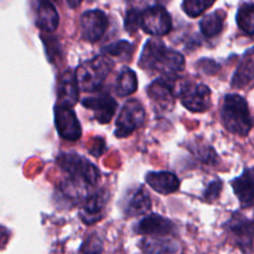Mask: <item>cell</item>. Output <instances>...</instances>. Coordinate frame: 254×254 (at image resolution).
I'll list each match as a JSON object with an SVG mask.
<instances>
[{
	"label": "cell",
	"mask_w": 254,
	"mask_h": 254,
	"mask_svg": "<svg viewBox=\"0 0 254 254\" xmlns=\"http://www.w3.org/2000/svg\"><path fill=\"white\" fill-rule=\"evenodd\" d=\"M146 183L154 191L163 195L174 193L179 190V186H180V180L173 173H168V171L149 173L146 175Z\"/></svg>",
	"instance_id": "17"
},
{
	"label": "cell",
	"mask_w": 254,
	"mask_h": 254,
	"mask_svg": "<svg viewBox=\"0 0 254 254\" xmlns=\"http://www.w3.org/2000/svg\"><path fill=\"white\" fill-rule=\"evenodd\" d=\"M55 124L59 135L64 140L74 141L81 138V124L72 107L57 104L55 108Z\"/></svg>",
	"instance_id": "9"
},
{
	"label": "cell",
	"mask_w": 254,
	"mask_h": 254,
	"mask_svg": "<svg viewBox=\"0 0 254 254\" xmlns=\"http://www.w3.org/2000/svg\"><path fill=\"white\" fill-rule=\"evenodd\" d=\"M225 227L236 247L240 248L245 254L254 252V221L247 218L242 213L236 212L228 220Z\"/></svg>",
	"instance_id": "5"
},
{
	"label": "cell",
	"mask_w": 254,
	"mask_h": 254,
	"mask_svg": "<svg viewBox=\"0 0 254 254\" xmlns=\"http://www.w3.org/2000/svg\"><path fill=\"white\" fill-rule=\"evenodd\" d=\"M190 149L201 161H203V163L213 165V164H216V161H217V154L215 153V150H213L211 146L198 145V144H196L195 148H191L190 146Z\"/></svg>",
	"instance_id": "28"
},
{
	"label": "cell",
	"mask_w": 254,
	"mask_h": 254,
	"mask_svg": "<svg viewBox=\"0 0 254 254\" xmlns=\"http://www.w3.org/2000/svg\"><path fill=\"white\" fill-rule=\"evenodd\" d=\"M133 51V45L128 41H122L114 42V44L109 45L106 49L103 50L104 54H107V56H113V57H121V59H126L131 55Z\"/></svg>",
	"instance_id": "26"
},
{
	"label": "cell",
	"mask_w": 254,
	"mask_h": 254,
	"mask_svg": "<svg viewBox=\"0 0 254 254\" xmlns=\"http://www.w3.org/2000/svg\"><path fill=\"white\" fill-rule=\"evenodd\" d=\"M106 193L103 191H98L93 195L87 196L83 200V205L79 212L81 220L86 225L98 222L103 217V207L106 205Z\"/></svg>",
	"instance_id": "16"
},
{
	"label": "cell",
	"mask_w": 254,
	"mask_h": 254,
	"mask_svg": "<svg viewBox=\"0 0 254 254\" xmlns=\"http://www.w3.org/2000/svg\"><path fill=\"white\" fill-rule=\"evenodd\" d=\"M82 1H83V0H67V2H68V5L71 7H77Z\"/></svg>",
	"instance_id": "32"
},
{
	"label": "cell",
	"mask_w": 254,
	"mask_h": 254,
	"mask_svg": "<svg viewBox=\"0 0 254 254\" xmlns=\"http://www.w3.org/2000/svg\"><path fill=\"white\" fill-rule=\"evenodd\" d=\"M221 190H222V183L220 180H216L213 183H211L205 192V200L208 201V202H212V201L217 200L221 193Z\"/></svg>",
	"instance_id": "30"
},
{
	"label": "cell",
	"mask_w": 254,
	"mask_h": 254,
	"mask_svg": "<svg viewBox=\"0 0 254 254\" xmlns=\"http://www.w3.org/2000/svg\"><path fill=\"white\" fill-rule=\"evenodd\" d=\"M145 123V109L136 99H129L119 113L116 123V136L124 138Z\"/></svg>",
	"instance_id": "6"
},
{
	"label": "cell",
	"mask_w": 254,
	"mask_h": 254,
	"mask_svg": "<svg viewBox=\"0 0 254 254\" xmlns=\"http://www.w3.org/2000/svg\"><path fill=\"white\" fill-rule=\"evenodd\" d=\"M140 17L141 12H139L138 10L135 9H130L127 12L126 30L129 34H134L135 31H138L139 26H140Z\"/></svg>",
	"instance_id": "29"
},
{
	"label": "cell",
	"mask_w": 254,
	"mask_h": 254,
	"mask_svg": "<svg viewBox=\"0 0 254 254\" xmlns=\"http://www.w3.org/2000/svg\"><path fill=\"white\" fill-rule=\"evenodd\" d=\"M151 208V200L149 193L144 189H139L131 198L129 200L126 208L127 217H134V216H141L149 212Z\"/></svg>",
	"instance_id": "20"
},
{
	"label": "cell",
	"mask_w": 254,
	"mask_h": 254,
	"mask_svg": "<svg viewBox=\"0 0 254 254\" xmlns=\"http://www.w3.org/2000/svg\"><path fill=\"white\" fill-rule=\"evenodd\" d=\"M113 68V61L108 56H97L78 67L76 79L78 88L84 92H94L103 84Z\"/></svg>",
	"instance_id": "3"
},
{
	"label": "cell",
	"mask_w": 254,
	"mask_h": 254,
	"mask_svg": "<svg viewBox=\"0 0 254 254\" xmlns=\"http://www.w3.org/2000/svg\"><path fill=\"white\" fill-rule=\"evenodd\" d=\"M57 164L68 178L83 183L87 186H94L99 179V171L91 161L77 154H61Z\"/></svg>",
	"instance_id": "4"
},
{
	"label": "cell",
	"mask_w": 254,
	"mask_h": 254,
	"mask_svg": "<svg viewBox=\"0 0 254 254\" xmlns=\"http://www.w3.org/2000/svg\"><path fill=\"white\" fill-rule=\"evenodd\" d=\"M174 223L168 218L159 215H149L136 225L135 232L149 237H166L174 232Z\"/></svg>",
	"instance_id": "13"
},
{
	"label": "cell",
	"mask_w": 254,
	"mask_h": 254,
	"mask_svg": "<svg viewBox=\"0 0 254 254\" xmlns=\"http://www.w3.org/2000/svg\"><path fill=\"white\" fill-rule=\"evenodd\" d=\"M232 188L243 208L254 207V168L232 181Z\"/></svg>",
	"instance_id": "14"
},
{
	"label": "cell",
	"mask_w": 254,
	"mask_h": 254,
	"mask_svg": "<svg viewBox=\"0 0 254 254\" xmlns=\"http://www.w3.org/2000/svg\"><path fill=\"white\" fill-rule=\"evenodd\" d=\"M138 88L136 74L130 68H123L118 74L116 86V93L119 97H128L133 94Z\"/></svg>",
	"instance_id": "23"
},
{
	"label": "cell",
	"mask_w": 254,
	"mask_h": 254,
	"mask_svg": "<svg viewBox=\"0 0 254 254\" xmlns=\"http://www.w3.org/2000/svg\"><path fill=\"white\" fill-rule=\"evenodd\" d=\"M225 17L226 14L223 11H216L206 15L200 22L201 32L208 39L220 35L223 30V25H225Z\"/></svg>",
	"instance_id": "22"
},
{
	"label": "cell",
	"mask_w": 254,
	"mask_h": 254,
	"mask_svg": "<svg viewBox=\"0 0 254 254\" xmlns=\"http://www.w3.org/2000/svg\"><path fill=\"white\" fill-rule=\"evenodd\" d=\"M59 14L50 0H41L36 9V26L45 32H52L59 26Z\"/></svg>",
	"instance_id": "18"
},
{
	"label": "cell",
	"mask_w": 254,
	"mask_h": 254,
	"mask_svg": "<svg viewBox=\"0 0 254 254\" xmlns=\"http://www.w3.org/2000/svg\"><path fill=\"white\" fill-rule=\"evenodd\" d=\"M144 254H175L178 252V243L166 237H146L140 242Z\"/></svg>",
	"instance_id": "19"
},
{
	"label": "cell",
	"mask_w": 254,
	"mask_h": 254,
	"mask_svg": "<svg viewBox=\"0 0 254 254\" xmlns=\"http://www.w3.org/2000/svg\"><path fill=\"white\" fill-rule=\"evenodd\" d=\"M6 238H7L6 231L2 230V228H0V246L2 245V242H5V241H6Z\"/></svg>",
	"instance_id": "31"
},
{
	"label": "cell",
	"mask_w": 254,
	"mask_h": 254,
	"mask_svg": "<svg viewBox=\"0 0 254 254\" xmlns=\"http://www.w3.org/2000/svg\"><path fill=\"white\" fill-rule=\"evenodd\" d=\"M221 121L230 133L247 136L253 128L247 101L240 94H227L221 107Z\"/></svg>",
	"instance_id": "2"
},
{
	"label": "cell",
	"mask_w": 254,
	"mask_h": 254,
	"mask_svg": "<svg viewBox=\"0 0 254 254\" xmlns=\"http://www.w3.org/2000/svg\"><path fill=\"white\" fill-rule=\"evenodd\" d=\"M57 97H59V104L73 107L77 103L78 83H77L76 73L68 69L60 76L57 83Z\"/></svg>",
	"instance_id": "15"
},
{
	"label": "cell",
	"mask_w": 254,
	"mask_h": 254,
	"mask_svg": "<svg viewBox=\"0 0 254 254\" xmlns=\"http://www.w3.org/2000/svg\"><path fill=\"white\" fill-rule=\"evenodd\" d=\"M82 106L94 112V117L101 124H107L113 118L117 111V101L108 93L87 97L82 101Z\"/></svg>",
	"instance_id": "12"
},
{
	"label": "cell",
	"mask_w": 254,
	"mask_h": 254,
	"mask_svg": "<svg viewBox=\"0 0 254 254\" xmlns=\"http://www.w3.org/2000/svg\"><path fill=\"white\" fill-rule=\"evenodd\" d=\"M254 79V57L251 52V55L246 56L242 60L241 64L238 66L235 76L232 78V86L236 88H243L248 86Z\"/></svg>",
	"instance_id": "21"
},
{
	"label": "cell",
	"mask_w": 254,
	"mask_h": 254,
	"mask_svg": "<svg viewBox=\"0 0 254 254\" xmlns=\"http://www.w3.org/2000/svg\"><path fill=\"white\" fill-rule=\"evenodd\" d=\"M171 78L173 77L163 76L161 78L154 81L148 88V96L150 101L156 108L163 112L173 108L175 102Z\"/></svg>",
	"instance_id": "11"
},
{
	"label": "cell",
	"mask_w": 254,
	"mask_h": 254,
	"mask_svg": "<svg viewBox=\"0 0 254 254\" xmlns=\"http://www.w3.org/2000/svg\"><path fill=\"white\" fill-rule=\"evenodd\" d=\"M103 253V242L98 235H89L82 243L78 254H102Z\"/></svg>",
	"instance_id": "27"
},
{
	"label": "cell",
	"mask_w": 254,
	"mask_h": 254,
	"mask_svg": "<svg viewBox=\"0 0 254 254\" xmlns=\"http://www.w3.org/2000/svg\"><path fill=\"white\" fill-rule=\"evenodd\" d=\"M139 64L143 69L155 71L166 77H174L185 66L183 55L168 49L160 40L150 39L144 46Z\"/></svg>",
	"instance_id": "1"
},
{
	"label": "cell",
	"mask_w": 254,
	"mask_h": 254,
	"mask_svg": "<svg viewBox=\"0 0 254 254\" xmlns=\"http://www.w3.org/2000/svg\"><path fill=\"white\" fill-rule=\"evenodd\" d=\"M173 26L170 14L163 6H153L141 12L140 27L144 32L153 36H164L169 34Z\"/></svg>",
	"instance_id": "8"
},
{
	"label": "cell",
	"mask_w": 254,
	"mask_h": 254,
	"mask_svg": "<svg viewBox=\"0 0 254 254\" xmlns=\"http://www.w3.org/2000/svg\"><path fill=\"white\" fill-rule=\"evenodd\" d=\"M237 25L245 34L254 35V4H245L240 7Z\"/></svg>",
	"instance_id": "24"
},
{
	"label": "cell",
	"mask_w": 254,
	"mask_h": 254,
	"mask_svg": "<svg viewBox=\"0 0 254 254\" xmlns=\"http://www.w3.org/2000/svg\"><path fill=\"white\" fill-rule=\"evenodd\" d=\"M108 19L101 10H89L81 16L82 37L88 42H96L107 31Z\"/></svg>",
	"instance_id": "10"
},
{
	"label": "cell",
	"mask_w": 254,
	"mask_h": 254,
	"mask_svg": "<svg viewBox=\"0 0 254 254\" xmlns=\"http://www.w3.org/2000/svg\"><path fill=\"white\" fill-rule=\"evenodd\" d=\"M179 97L183 106L193 113H201L211 107V91L206 84L186 82L181 86Z\"/></svg>",
	"instance_id": "7"
},
{
	"label": "cell",
	"mask_w": 254,
	"mask_h": 254,
	"mask_svg": "<svg viewBox=\"0 0 254 254\" xmlns=\"http://www.w3.org/2000/svg\"><path fill=\"white\" fill-rule=\"evenodd\" d=\"M215 1L216 0H184L183 9L190 17H197L212 6Z\"/></svg>",
	"instance_id": "25"
}]
</instances>
